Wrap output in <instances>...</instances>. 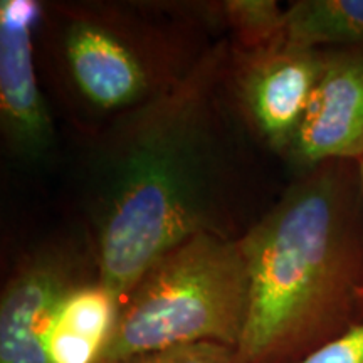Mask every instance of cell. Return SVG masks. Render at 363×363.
<instances>
[{
  "instance_id": "cell-1",
  "label": "cell",
  "mask_w": 363,
  "mask_h": 363,
  "mask_svg": "<svg viewBox=\"0 0 363 363\" xmlns=\"http://www.w3.org/2000/svg\"><path fill=\"white\" fill-rule=\"evenodd\" d=\"M229 51L227 39L212 44L174 89L110 121L91 152V251L98 279L121 301L179 244L203 233L227 235Z\"/></svg>"
},
{
  "instance_id": "cell-2",
  "label": "cell",
  "mask_w": 363,
  "mask_h": 363,
  "mask_svg": "<svg viewBox=\"0 0 363 363\" xmlns=\"http://www.w3.org/2000/svg\"><path fill=\"white\" fill-rule=\"evenodd\" d=\"M240 240L249 306L234 363H299L363 318L357 162L303 172Z\"/></svg>"
},
{
  "instance_id": "cell-3",
  "label": "cell",
  "mask_w": 363,
  "mask_h": 363,
  "mask_svg": "<svg viewBox=\"0 0 363 363\" xmlns=\"http://www.w3.org/2000/svg\"><path fill=\"white\" fill-rule=\"evenodd\" d=\"M40 26L67 96L110 121L174 89L212 45L199 49L189 21L142 4H49Z\"/></svg>"
},
{
  "instance_id": "cell-4",
  "label": "cell",
  "mask_w": 363,
  "mask_h": 363,
  "mask_svg": "<svg viewBox=\"0 0 363 363\" xmlns=\"http://www.w3.org/2000/svg\"><path fill=\"white\" fill-rule=\"evenodd\" d=\"M249 306L242 240L203 233L162 256L123 299L99 363L194 343L235 350Z\"/></svg>"
},
{
  "instance_id": "cell-5",
  "label": "cell",
  "mask_w": 363,
  "mask_h": 363,
  "mask_svg": "<svg viewBox=\"0 0 363 363\" xmlns=\"http://www.w3.org/2000/svg\"><path fill=\"white\" fill-rule=\"evenodd\" d=\"M323 61L325 49L303 48L286 38L252 49L230 44L227 89L249 128L272 152L288 153Z\"/></svg>"
},
{
  "instance_id": "cell-6",
  "label": "cell",
  "mask_w": 363,
  "mask_h": 363,
  "mask_svg": "<svg viewBox=\"0 0 363 363\" xmlns=\"http://www.w3.org/2000/svg\"><path fill=\"white\" fill-rule=\"evenodd\" d=\"M44 6L38 0L0 2V126L9 152L40 163L51 155L56 133L35 71V30Z\"/></svg>"
},
{
  "instance_id": "cell-7",
  "label": "cell",
  "mask_w": 363,
  "mask_h": 363,
  "mask_svg": "<svg viewBox=\"0 0 363 363\" xmlns=\"http://www.w3.org/2000/svg\"><path fill=\"white\" fill-rule=\"evenodd\" d=\"M286 157L301 172L363 157V49H325L323 69Z\"/></svg>"
},
{
  "instance_id": "cell-8",
  "label": "cell",
  "mask_w": 363,
  "mask_h": 363,
  "mask_svg": "<svg viewBox=\"0 0 363 363\" xmlns=\"http://www.w3.org/2000/svg\"><path fill=\"white\" fill-rule=\"evenodd\" d=\"M74 249L45 246L30 252L0 296V363H49L44 337L57 301L84 281Z\"/></svg>"
},
{
  "instance_id": "cell-9",
  "label": "cell",
  "mask_w": 363,
  "mask_h": 363,
  "mask_svg": "<svg viewBox=\"0 0 363 363\" xmlns=\"http://www.w3.org/2000/svg\"><path fill=\"white\" fill-rule=\"evenodd\" d=\"M121 305L123 301L98 278L67 289L45 331L49 363H99L116 328Z\"/></svg>"
},
{
  "instance_id": "cell-10",
  "label": "cell",
  "mask_w": 363,
  "mask_h": 363,
  "mask_svg": "<svg viewBox=\"0 0 363 363\" xmlns=\"http://www.w3.org/2000/svg\"><path fill=\"white\" fill-rule=\"evenodd\" d=\"M284 38L311 49H363V0H298L284 7Z\"/></svg>"
},
{
  "instance_id": "cell-11",
  "label": "cell",
  "mask_w": 363,
  "mask_h": 363,
  "mask_svg": "<svg viewBox=\"0 0 363 363\" xmlns=\"http://www.w3.org/2000/svg\"><path fill=\"white\" fill-rule=\"evenodd\" d=\"M233 34L234 48L252 49L284 38V7L274 0H227L203 7Z\"/></svg>"
},
{
  "instance_id": "cell-12",
  "label": "cell",
  "mask_w": 363,
  "mask_h": 363,
  "mask_svg": "<svg viewBox=\"0 0 363 363\" xmlns=\"http://www.w3.org/2000/svg\"><path fill=\"white\" fill-rule=\"evenodd\" d=\"M233 353L217 343H194L142 353L116 363H234Z\"/></svg>"
},
{
  "instance_id": "cell-13",
  "label": "cell",
  "mask_w": 363,
  "mask_h": 363,
  "mask_svg": "<svg viewBox=\"0 0 363 363\" xmlns=\"http://www.w3.org/2000/svg\"><path fill=\"white\" fill-rule=\"evenodd\" d=\"M299 363H363V318Z\"/></svg>"
},
{
  "instance_id": "cell-14",
  "label": "cell",
  "mask_w": 363,
  "mask_h": 363,
  "mask_svg": "<svg viewBox=\"0 0 363 363\" xmlns=\"http://www.w3.org/2000/svg\"><path fill=\"white\" fill-rule=\"evenodd\" d=\"M357 165H358V175H360V184H362V190H363V157L357 162ZM360 301H362V310H363V289H362Z\"/></svg>"
}]
</instances>
